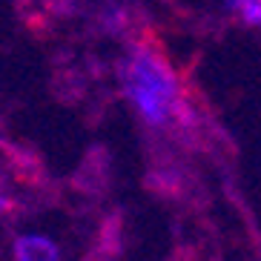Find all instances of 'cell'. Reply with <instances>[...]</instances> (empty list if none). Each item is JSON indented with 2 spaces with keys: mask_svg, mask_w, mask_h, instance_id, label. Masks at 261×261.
<instances>
[{
  "mask_svg": "<svg viewBox=\"0 0 261 261\" xmlns=\"http://www.w3.org/2000/svg\"><path fill=\"white\" fill-rule=\"evenodd\" d=\"M118 81L126 100L149 129H167L172 123L187 121L190 115L181 98L178 75L161 49L135 43L118 66Z\"/></svg>",
  "mask_w": 261,
  "mask_h": 261,
  "instance_id": "6da1fadb",
  "label": "cell"
},
{
  "mask_svg": "<svg viewBox=\"0 0 261 261\" xmlns=\"http://www.w3.org/2000/svg\"><path fill=\"white\" fill-rule=\"evenodd\" d=\"M12 261H61V247L43 232H20L12 244Z\"/></svg>",
  "mask_w": 261,
  "mask_h": 261,
  "instance_id": "7a4b0ae2",
  "label": "cell"
},
{
  "mask_svg": "<svg viewBox=\"0 0 261 261\" xmlns=\"http://www.w3.org/2000/svg\"><path fill=\"white\" fill-rule=\"evenodd\" d=\"M227 3H230V9L247 26L255 29V26L261 23V0H227Z\"/></svg>",
  "mask_w": 261,
  "mask_h": 261,
  "instance_id": "3957f363",
  "label": "cell"
},
{
  "mask_svg": "<svg viewBox=\"0 0 261 261\" xmlns=\"http://www.w3.org/2000/svg\"><path fill=\"white\" fill-rule=\"evenodd\" d=\"M6 210H12V201L6 195H0V213H6Z\"/></svg>",
  "mask_w": 261,
  "mask_h": 261,
  "instance_id": "277c9868",
  "label": "cell"
}]
</instances>
